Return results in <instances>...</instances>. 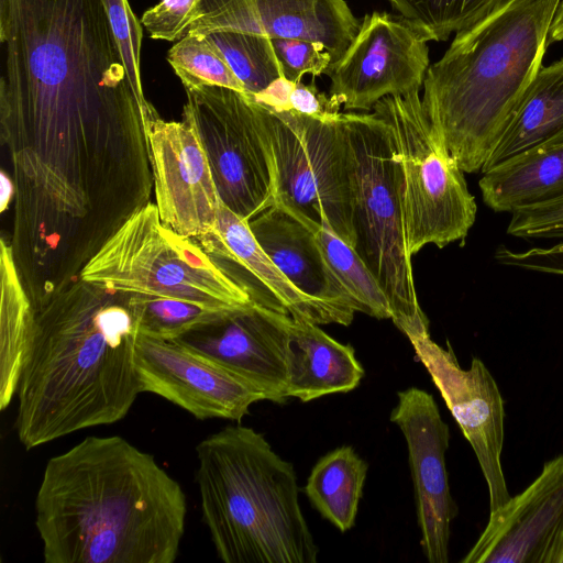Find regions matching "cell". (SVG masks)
I'll return each mask as SVG.
<instances>
[{"mask_svg":"<svg viewBox=\"0 0 563 563\" xmlns=\"http://www.w3.org/2000/svg\"><path fill=\"white\" fill-rule=\"evenodd\" d=\"M186 515L179 483L120 435L51 457L35 497L46 563H173Z\"/></svg>","mask_w":563,"mask_h":563,"instance_id":"6da1fadb","label":"cell"},{"mask_svg":"<svg viewBox=\"0 0 563 563\" xmlns=\"http://www.w3.org/2000/svg\"><path fill=\"white\" fill-rule=\"evenodd\" d=\"M130 295L80 280L36 313L16 391L26 450L128 415L142 393Z\"/></svg>","mask_w":563,"mask_h":563,"instance_id":"7a4b0ae2","label":"cell"},{"mask_svg":"<svg viewBox=\"0 0 563 563\" xmlns=\"http://www.w3.org/2000/svg\"><path fill=\"white\" fill-rule=\"evenodd\" d=\"M561 0H508L455 34L430 65L422 106L464 173L482 172L509 117L542 67Z\"/></svg>","mask_w":563,"mask_h":563,"instance_id":"3957f363","label":"cell"},{"mask_svg":"<svg viewBox=\"0 0 563 563\" xmlns=\"http://www.w3.org/2000/svg\"><path fill=\"white\" fill-rule=\"evenodd\" d=\"M202 519L224 563H316L292 464L263 434L227 426L196 446Z\"/></svg>","mask_w":563,"mask_h":563,"instance_id":"277c9868","label":"cell"},{"mask_svg":"<svg viewBox=\"0 0 563 563\" xmlns=\"http://www.w3.org/2000/svg\"><path fill=\"white\" fill-rule=\"evenodd\" d=\"M353 181L354 250L384 289L391 320L408 338L429 332L415 287L402 174L387 122L372 113H340Z\"/></svg>","mask_w":563,"mask_h":563,"instance_id":"5b68a950","label":"cell"},{"mask_svg":"<svg viewBox=\"0 0 563 563\" xmlns=\"http://www.w3.org/2000/svg\"><path fill=\"white\" fill-rule=\"evenodd\" d=\"M80 279L113 291L181 299L219 310L254 303L195 239L164 225L153 202L101 246Z\"/></svg>","mask_w":563,"mask_h":563,"instance_id":"8992f818","label":"cell"},{"mask_svg":"<svg viewBox=\"0 0 563 563\" xmlns=\"http://www.w3.org/2000/svg\"><path fill=\"white\" fill-rule=\"evenodd\" d=\"M340 113L321 120L264 106L263 122L273 162L274 205L313 231L328 222L354 249L352 169Z\"/></svg>","mask_w":563,"mask_h":563,"instance_id":"52a82bcc","label":"cell"},{"mask_svg":"<svg viewBox=\"0 0 563 563\" xmlns=\"http://www.w3.org/2000/svg\"><path fill=\"white\" fill-rule=\"evenodd\" d=\"M373 112L390 128L402 174L404 211L411 255L428 244L464 241L477 206L464 172L435 136L420 91L380 99Z\"/></svg>","mask_w":563,"mask_h":563,"instance_id":"ba28073f","label":"cell"},{"mask_svg":"<svg viewBox=\"0 0 563 563\" xmlns=\"http://www.w3.org/2000/svg\"><path fill=\"white\" fill-rule=\"evenodd\" d=\"M183 114L194 123L223 205L247 222L275 202L264 106L218 86L185 88Z\"/></svg>","mask_w":563,"mask_h":563,"instance_id":"9c48e42d","label":"cell"},{"mask_svg":"<svg viewBox=\"0 0 563 563\" xmlns=\"http://www.w3.org/2000/svg\"><path fill=\"white\" fill-rule=\"evenodd\" d=\"M431 34L399 14H366L343 55L331 63L330 96L345 110H373L388 96L420 91Z\"/></svg>","mask_w":563,"mask_h":563,"instance_id":"30bf717a","label":"cell"},{"mask_svg":"<svg viewBox=\"0 0 563 563\" xmlns=\"http://www.w3.org/2000/svg\"><path fill=\"white\" fill-rule=\"evenodd\" d=\"M409 341L470 442L488 487L489 509L496 510L511 496L501 466L505 409L495 378L477 357L462 368L451 345L440 346L429 332Z\"/></svg>","mask_w":563,"mask_h":563,"instance_id":"8fae6325","label":"cell"},{"mask_svg":"<svg viewBox=\"0 0 563 563\" xmlns=\"http://www.w3.org/2000/svg\"><path fill=\"white\" fill-rule=\"evenodd\" d=\"M144 125L162 223L191 239L208 234L222 201L194 123L184 114L165 121L154 109Z\"/></svg>","mask_w":563,"mask_h":563,"instance_id":"7c38bea8","label":"cell"},{"mask_svg":"<svg viewBox=\"0 0 563 563\" xmlns=\"http://www.w3.org/2000/svg\"><path fill=\"white\" fill-rule=\"evenodd\" d=\"M135 367L142 393L156 394L199 420L240 422L265 394L175 340L139 334Z\"/></svg>","mask_w":563,"mask_h":563,"instance_id":"4fadbf2b","label":"cell"},{"mask_svg":"<svg viewBox=\"0 0 563 563\" xmlns=\"http://www.w3.org/2000/svg\"><path fill=\"white\" fill-rule=\"evenodd\" d=\"M291 317L252 303L223 312L174 339L283 404Z\"/></svg>","mask_w":563,"mask_h":563,"instance_id":"5bb4252c","label":"cell"},{"mask_svg":"<svg viewBox=\"0 0 563 563\" xmlns=\"http://www.w3.org/2000/svg\"><path fill=\"white\" fill-rule=\"evenodd\" d=\"M390 420L407 442L423 553L430 563H448L451 522L457 515L445 466L449 427L432 395L417 387L398 393Z\"/></svg>","mask_w":563,"mask_h":563,"instance_id":"9a60e30c","label":"cell"},{"mask_svg":"<svg viewBox=\"0 0 563 563\" xmlns=\"http://www.w3.org/2000/svg\"><path fill=\"white\" fill-rule=\"evenodd\" d=\"M563 521V453L496 510L462 563H540Z\"/></svg>","mask_w":563,"mask_h":563,"instance_id":"2e32d148","label":"cell"},{"mask_svg":"<svg viewBox=\"0 0 563 563\" xmlns=\"http://www.w3.org/2000/svg\"><path fill=\"white\" fill-rule=\"evenodd\" d=\"M249 227L284 276L319 305L333 323L352 322L355 303L330 269L316 231L278 205L257 214Z\"/></svg>","mask_w":563,"mask_h":563,"instance_id":"e0dca14e","label":"cell"},{"mask_svg":"<svg viewBox=\"0 0 563 563\" xmlns=\"http://www.w3.org/2000/svg\"><path fill=\"white\" fill-rule=\"evenodd\" d=\"M195 240L213 260L235 267L230 275L249 291L254 303L319 325L333 323L319 305L277 268L256 241L249 222L222 202L213 229Z\"/></svg>","mask_w":563,"mask_h":563,"instance_id":"ac0fdd59","label":"cell"},{"mask_svg":"<svg viewBox=\"0 0 563 563\" xmlns=\"http://www.w3.org/2000/svg\"><path fill=\"white\" fill-rule=\"evenodd\" d=\"M287 395L307 402L356 388L364 369L352 345L327 334L319 324L290 320Z\"/></svg>","mask_w":563,"mask_h":563,"instance_id":"d6986e66","label":"cell"},{"mask_svg":"<svg viewBox=\"0 0 563 563\" xmlns=\"http://www.w3.org/2000/svg\"><path fill=\"white\" fill-rule=\"evenodd\" d=\"M563 144V58L541 67L532 79L482 172L526 152Z\"/></svg>","mask_w":563,"mask_h":563,"instance_id":"ffe728a7","label":"cell"},{"mask_svg":"<svg viewBox=\"0 0 563 563\" xmlns=\"http://www.w3.org/2000/svg\"><path fill=\"white\" fill-rule=\"evenodd\" d=\"M482 199L496 212L517 210L563 197V144L536 148L482 173Z\"/></svg>","mask_w":563,"mask_h":563,"instance_id":"44dd1931","label":"cell"},{"mask_svg":"<svg viewBox=\"0 0 563 563\" xmlns=\"http://www.w3.org/2000/svg\"><path fill=\"white\" fill-rule=\"evenodd\" d=\"M260 23L271 38H299L325 48L336 62L355 37L360 21L345 0H255Z\"/></svg>","mask_w":563,"mask_h":563,"instance_id":"7402d4cb","label":"cell"},{"mask_svg":"<svg viewBox=\"0 0 563 563\" xmlns=\"http://www.w3.org/2000/svg\"><path fill=\"white\" fill-rule=\"evenodd\" d=\"M36 312L19 276L10 242L0 241V409L16 396Z\"/></svg>","mask_w":563,"mask_h":563,"instance_id":"603a6c76","label":"cell"},{"mask_svg":"<svg viewBox=\"0 0 563 563\" xmlns=\"http://www.w3.org/2000/svg\"><path fill=\"white\" fill-rule=\"evenodd\" d=\"M367 467L352 446L344 445L323 455L307 479L310 503L342 532L355 523Z\"/></svg>","mask_w":563,"mask_h":563,"instance_id":"cb8c5ba5","label":"cell"},{"mask_svg":"<svg viewBox=\"0 0 563 563\" xmlns=\"http://www.w3.org/2000/svg\"><path fill=\"white\" fill-rule=\"evenodd\" d=\"M316 238L333 275L354 301L356 310L377 319H391L380 284L357 252L324 222Z\"/></svg>","mask_w":563,"mask_h":563,"instance_id":"d4e9b609","label":"cell"},{"mask_svg":"<svg viewBox=\"0 0 563 563\" xmlns=\"http://www.w3.org/2000/svg\"><path fill=\"white\" fill-rule=\"evenodd\" d=\"M222 52L250 96L283 76L272 38L266 34L220 31L207 34Z\"/></svg>","mask_w":563,"mask_h":563,"instance_id":"484cf974","label":"cell"},{"mask_svg":"<svg viewBox=\"0 0 563 563\" xmlns=\"http://www.w3.org/2000/svg\"><path fill=\"white\" fill-rule=\"evenodd\" d=\"M399 15L446 41L498 10L508 0H387Z\"/></svg>","mask_w":563,"mask_h":563,"instance_id":"4316f807","label":"cell"},{"mask_svg":"<svg viewBox=\"0 0 563 563\" xmlns=\"http://www.w3.org/2000/svg\"><path fill=\"white\" fill-rule=\"evenodd\" d=\"M167 60L184 88L218 86L246 93L222 52L207 34L189 32L170 47Z\"/></svg>","mask_w":563,"mask_h":563,"instance_id":"83f0119b","label":"cell"},{"mask_svg":"<svg viewBox=\"0 0 563 563\" xmlns=\"http://www.w3.org/2000/svg\"><path fill=\"white\" fill-rule=\"evenodd\" d=\"M129 307L141 334L164 340H174L229 311L181 299L137 294L130 295Z\"/></svg>","mask_w":563,"mask_h":563,"instance_id":"f1b7e54d","label":"cell"},{"mask_svg":"<svg viewBox=\"0 0 563 563\" xmlns=\"http://www.w3.org/2000/svg\"><path fill=\"white\" fill-rule=\"evenodd\" d=\"M110 22L134 92L146 114L154 107L146 100L141 77L142 24L128 0H99ZM145 114V115H146Z\"/></svg>","mask_w":563,"mask_h":563,"instance_id":"f546056e","label":"cell"},{"mask_svg":"<svg viewBox=\"0 0 563 563\" xmlns=\"http://www.w3.org/2000/svg\"><path fill=\"white\" fill-rule=\"evenodd\" d=\"M203 0H161L147 9L141 24L155 40L177 42L188 34L202 15Z\"/></svg>","mask_w":563,"mask_h":563,"instance_id":"4dcf8cb0","label":"cell"},{"mask_svg":"<svg viewBox=\"0 0 563 563\" xmlns=\"http://www.w3.org/2000/svg\"><path fill=\"white\" fill-rule=\"evenodd\" d=\"M283 76L299 82L303 75L320 76L331 64V56L323 45L299 38H272Z\"/></svg>","mask_w":563,"mask_h":563,"instance_id":"1f68e13d","label":"cell"},{"mask_svg":"<svg viewBox=\"0 0 563 563\" xmlns=\"http://www.w3.org/2000/svg\"><path fill=\"white\" fill-rule=\"evenodd\" d=\"M500 261L509 267L563 276V240L549 246L522 251L505 247Z\"/></svg>","mask_w":563,"mask_h":563,"instance_id":"d6a6232c","label":"cell"},{"mask_svg":"<svg viewBox=\"0 0 563 563\" xmlns=\"http://www.w3.org/2000/svg\"><path fill=\"white\" fill-rule=\"evenodd\" d=\"M340 107L330 95L319 91L313 82H297L290 95L292 111L316 119H332L340 113Z\"/></svg>","mask_w":563,"mask_h":563,"instance_id":"836d02e7","label":"cell"},{"mask_svg":"<svg viewBox=\"0 0 563 563\" xmlns=\"http://www.w3.org/2000/svg\"><path fill=\"white\" fill-rule=\"evenodd\" d=\"M297 82L279 77L264 90L252 96L255 101L276 112L290 111V95Z\"/></svg>","mask_w":563,"mask_h":563,"instance_id":"e575fe53","label":"cell"},{"mask_svg":"<svg viewBox=\"0 0 563 563\" xmlns=\"http://www.w3.org/2000/svg\"><path fill=\"white\" fill-rule=\"evenodd\" d=\"M540 563H563V521L544 550Z\"/></svg>","mask_w":563,"mask_h":563,"instance_id":"d590c367","label":"cell"},{"mask_svg":"<svg viewBox=\"0 0 563 563\" xmlns=\"http://www.w3.org/2000/svg\"><path fill=\"white\" fill-rule=\"evenodd\" d=\"M0 211L4 212L14 198V184L10 176L4 172H0Z\"/></svg>","mask_w":563,"mask_h":563,"instance_id":"8d00e7d4","label":"cell"},{"mask_svg":"<svg viewBox=\"0 0 563 563\" xmlns=\"http://www.w3.org/2000/svg\"><path fill=\"white\" fill-rule=\"evenodd\" d=\"M560 41H563V0H561L554 14L548 35V44Z\"/></svg>","mask_w":563,"mask_h":563,"instance_id":"74e56055","label":"cell"}]
</instances>
